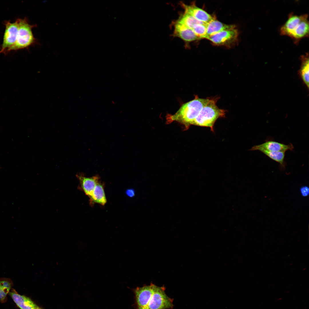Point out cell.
<instances>
[{"instance_id":"22","label":"cell","mask_w":309,"mask_h":309,"mask_svg":"<svg viewBox=\"0 0 309 309\" xmlns=\"http://www.w3.org/2000/svg\"><path fill=\"white\" fill-rule=\"evenodd\" d=\"M41 309V308H39V307H38V306H36V307H35V309Z\"/></svg>"},{"instance_id":"11","label":"cell","mask_w":309,"mask_h":309,"mask_svg":"<svg viewBox=\"0 0 309 309\" xmlns=\"http://www.w3.org/2000/svg\"><path fill=\"white\" fill-rule=\"evenodd\" d=\"M76 176L79 181L80 188L90 198L96 184L99 182V177L95 176L88 177L80 174H77Z\"/></svg>"},{"instance_id":"1","label":"cell","mask_w":309,"mask_h":309,"mask_svg":"<svg viewBox=\"0 0 309 309\" xmlns=\"http://www.w3.org/2000/svg\"><path fill=\"white\" fill-rule=\"evenodd\" d=\"M137 309H169L173 307V300L165 292L164 286L151 283L134 290Z\"/></svg>"},{"instance_id":"8","label":"cell","mask_w":309,"mask_h":309,"mask_svg":"<svg viewBox=\"0 0 309 309\" xmlns=\"http://www.w3.org/2000/svg\"><path fill=\"white\" fill-rule=\"evenodd\" d=\"M294 148V146L291 143L286 144L272 140H267L262 144L254 145L249 150L285 152L288 150H292Z\"/></svg>"},{"instance_id":"9","label":"cell","mask_w":309,"mask_h":309,"mask_svg":"<svg viewBox=\"0 0 309 309\" xmlns=\"http://www.w3.org/2000/svg\"><path fill=\"white\" fill-rule=\"evenodd\" d=\"M173 35L178 37L186 43L199 39L193 30L177 20L174 23Z\"/></svg>"},{"instance_id":"2","label":"cell","mask_w":309,"mask_h":309,"mask_svg":"<svg viewBox=\"0 0 309 309\" xmlns=\"http://www.w3.org/2000/svg\"><path fill=\"white\" fill-rule=\"evenodd\" d=\"M210 100V98H201L196 96L193 100L183 104L175 114L168 115L167 121L168 123L178 122L188 128L193 125L200 111Z\"/></svg>"},{"instance_id":"4","label":"cell","mask_w":309,"mask_h":309,"mask_svg":"<svg viewBox=\"0 0 309 309\" xmlns=\"http://www.w3.org/2000/svg\"><path fill=\"white\" fill-rule=\"evenodd\" d=\"M18 31L16 41L14 45L7 51V54L11 51L28 49L31 46L38 45L39 43L35 37L32 31L33 28L36 27V24H29L28 19L17 18Z\"/></svg>"},{"instance_id":"7","label":"cell","mask_w":309,"mask_h":309,"mask_svg":"<svg viewBox=\"0 0 309 309\" xmlns=\"http://www.w3.org/2000/svg\"><path fill=\"white\" fill-rule=\"evenodd\" d=\"M238 35V31L235 27L221 31L209 36L207 39L215 45L229 47L235 43Z\"/></svg>"},{"instance_id":"17","label":"cell","mask_w":309,"mask_h":309,"mask_svg":"<svg viewBox=\"0 0 309 309\" xmlns=\"http://www.w3.org/2000/svg\"><path fill=\"white\" fill-rule=\"evenodd\" d=\"M13 285L12 280L9 278H0V301L5 302L7 295L9 293Z\"/></svg>"},{"instance_id":"16","label":"cell","mask_w":309,"mask_h":309,"mask_svg":"<svg viewBox=\"0 0 309 309\" xmlns=\"http://www.w3.org/2000/svg\"><path fill=\"white\" fill-rule=\"evenodd\" d=\"M270 158L279 164V166L281 169H284L286 165V163L285 160V152H271L265 150L260 151Z\"/></svg>"},{"instance_id":"12","label":"cell","mask_w":309,"mask_h":309,"mask_svg":"<svg viewBox=\"0 0 309 309\" xmlns=\"http://www.w3.org/2000/svg\"><path fill=\"white\" fill-rule=\"evenodd\" d=\"M9 294L13 301L20 309H34L37 306L29 298L19 294L14 290Z\"/></svg>"},{"instance_id":"13","label":"cell","mask_w":309,"mask_h":309,"mask_svg":"<svg viewBox=\"0 0 309 309\" xmlns=\"http://www.w3.org/2000/svg\"><path fill=\"white\" fill-rule=\"evenodd\" d=\"M207 38L223 30L235 27L233 25H227L216 20L215 18L206 24Z\"/></svg>"},{"instance_id":"19","label":"cell","mask_w":309,"mask_h":309,"mask_svg":"<svg viewBox=\"0 0 309 309\" xmlns=\"http://www.w3.org/2000/svg\"><path fill=\"white\" fill-rule=\"evenodd\" d=\"M192 29L200 39L207 38V36L206 24H197Z\"/></svg>"},{"instance_id":"6","label":"cell","mask_w":309,"mask_h":309,"mask_svg":"<svg viewBox=\"0 0 309 309\" xmlns=\"http://www.w3.org/2000/svg\"><path fill=\"white\" fill-rule=\"evenodd\" d=\"M5 26L3 42L0 46V54H7V51L15 43L18 31V22L17 19L13 23L10 21H5Z\"/></svg>"},{"instance_id":"21","label":"cell","mask_w":309,"mask_h":309,"mask_svg":"<svg viewBox=\"0 0 309 309\" xmlns=\"http://www.w3.org/2000/svg\"><path fill=\"white\" fill-rule=\"evenodd\" d=\"M125 193L126 195L130 197H132L135 196V192L133 189H127Z\"/></svg>"},{"instance_id":"15","label":"cell","mask_w":309,"mask_h":309,"mask_svg":"<svg viewBox=\"0 0 309 309\" xmlns=\"http://www.w3.org/2000/svg\"><path fill=\"white\" fill-rule=\"evenodd\" d=\"M301 63L298 74L303 82L309 89V64L308 53L300 57Z\"/></svg>"},{"instance_id":"10","label":"cell","mask_w":309,"mask_h":309,"mask_svg":"<svg viewBox=\"0 0 309 309\" xmlns=\"http://www.w3.org/2000/svg\"><path fill=\"white\" fill-rule=\"evenodd\" d=\"M181 5L184 12L205 23H208L215 18L204 10L197 7L194 3L189 5L182 3Z\"/></svg>"},{"instance_id":"18","label":"cell","mask_w":309,"mask_h":309,"mask_svg":"<svg viewBox=\"0 0 309 309\" xmlns=\"http://www.w3.org/2000/svg\"><path fill=\"white\" fill-rule=\"evenodd\" d=\"M177 21L191 29L197 24H206L197 20L192 15L185 12L181 14Z\"/></svg>"},{"instance_id":"5","label":"cell","mask_w":309,"mask_h":309,"mask_svg":"<svg viewBox=\"0 0 309 309\" xmlns=\"http://www.w3.org/2000/svg\"><path fill=\"white\" fill-rule=\"evenodd\" d=\"M217 98H210L209 102L203 108L194 121L193 125L209 127L214 131V125L219 118L224 117L225 111L219 108L216 104Z\"/></svg>"},{"instance_id":"3","label":"cell","mask_w":309,"mask_h":309,"mask_svg":"<svg viewBox=\"0 0 309 309\" xmlns=\"http://www.w3.org/2000/svg\"><path fill=\"white\" fill-rule=\"evenodd\" d=\"M307 14L298 15L291 13L285 22L280 29L282 35L290 37L295 44L303 38L308 37L309 23Z\"/></svg>"},{"instance_id":"20","label":"cell","mask_w":309,"mask_h":309,"mask_svg":"<svg viewBox=\"0 0 309 309\" xmlns=\"http://www.w3.org/2000/svg\"><path fill=\"white\" fill-rule=\"evenodd\" d=\"M300 192L302 196L303 197H306L309 194V188L307 186H302L300 188Z\"/></svg>"},{"instance_id":"14","label":"cell","mask_w":309,"mask_h":309,"mask_svg":"<svg viewBox=\"0 0 309 309\" xmlns=\"http://www.w3.org/2000/svg\"><path fill=\"white\" fill-rule=\"evenodd\" d=\"M90 198V203L92 206L95 203L104 205L107 202L103 185L98 182L96 184Z\"/></svg>"}]
</instances>
